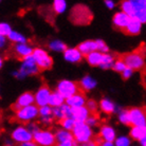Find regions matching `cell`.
<instances>
[{
    "label": "cell",
    "instance_id": "c3c4849f",
    "mask_svg": "<svg viewBox=\"0 0 146 146\" xmlns=\"http://www.w3.org/2000/svg\"><path fill=\"white\" fill-rule=\"evenodd\" d=\"M19 146H39L37 143H35L34 141H31V142H27L23 143V144H20Z\"/></svg>",
    "mask_w": 146,
    "mask_h": 146
},
{
    "label": "cell",
    "instance_id": "f35d334b",
    "mask_svg": "<svg viewBox=\"0 0 146 146\" xmlns=\"http://www.w3.org/2000/svg\"><path fill=\"white\" fill-rule=\"evenodd\" d=\"M131 2L135 7V13L146 10V0H131Z\"/></svg>",
    "mask_w": 146,
    "mask_h": 146
},
{
    "label": "cell",
    "instance_id": "44dd1931",
    "mask_svg": "<svg viewBox=\"0 0 146 146\" xmlns=\"http://www.w3.org/2000/svg\"><path fill=\"white\" fill-rule=\"evenodd\" d=\"M86 57L87 62L92 67H101L104 60V53H101L99 51L92 52L90 54H88Z\"/></svg>",
    "mask_w": 146,
    "mask_h": 146
},
{
    "label": "cell",
    "instance_id": "836d02e7",
    "mask_svg": "<svg viewBox=\"0 0 146 146\" xmlns=\"http://www.w3.org/2000/svg\"><path fill=\"white\" fill-rule=\"evenodd\" d=\"M115 146H130L131 145V138L127 135H120L114 141Z\"/></svg>",
    "mask_w": 146,
    "mask_h": 146
},
{
    "label": "cell",
    "instance_id": "f5cc1de1",
    "mask_svg": "<svg viewBox=\"0 0 146 146\" xmlns=\"http://www.w3.org/2000/svg\"><path fill=\"white\" fill-rule=\"evenodd\" d=\"M4 146H10V145H7V144H4Z\"/></svg>",
    "mask_w": 146,
    "mask_h": 146
},
{
    "label": "cell",
    "instance_id": "f546056e",
    "mask_svg": "<svg viewBox=\"0 0 146 146\" xmlns=\"http://www.w3.org/2000/svg\"><path fill=\"white\" fill-rule=\"evenodd\" d=\"M52 9L55 14H62L67 10V2L65 0H54Z\"/></svg>",
    "mask_w": 146,
    "mask_h": 146
},
{
    "label": "cell",
    "instance_id": "277c9868",
    "mask_svg": "<svg viewBox=\"0 0 146 146\" xmlns=\"http://www.w3.org/2000/svg\"><path fill=\"white\" fill-rule=\"evenodd\" d=\"M72 135L76 143L80 145L90 142L93 139V130L86 123H76L72 131Z\"/></svg>",
    "mask_w": 146,
    "mask_h": 146
},
{
    "label": "cell",
    "instance_id": "52a82bcc",
    "mask_svg": "<svg viewBox=\"0 0 146 146\" xmlns=\"http://www.w3.org/2000/svg\"><path fill=\"white\" fill-rule=\"evenodd\" d=\"M32 56L36 62L40 70H49L53 66V58L48 54V52L41 48H35Z\"/></svg>",
    "mask_w": 146,
    "mask_h": 146
},
{
    "label": "cell",
    "instance_id": "7bdbcfd3",
    "mask_svg": "<svg viewBox=\"0 0 146 146\" xmlns=\"http://www.w3.org/2000/svg\"><path fill=\"white\" fill-rule=\"evenodd\" d=\"M39 121L40 123L42 125H51L53 123V121H54V117L53 115H48V117H39Z\"/></svg>",
    "mask_w": 146,
    "mask_h": 146
},
{
    "label": "cell",
    "instance_id": "4fadbf2b",
    "mask_svg": "<svg viewBox=\"0 0 146 146\" xmlns=\"http://www.w3.org/2000/svg\"><path fill=\"white\" fill-rule=\"evenodd\" d=\"M130 20H131V17H129L128 15H126L122 11L117 12L112 17V23L114 28H117V30H122L124 32L127 26L129 25Z\"/></svg>",
    "mask_w": 146,
    "mask_h": 146
},
{
    "label": "cell",
    "instance_id": "ab89813d",
    "mask_svg": "<svg viewBox=\"0 0 146 146\" xmlns=\"http://www.w3.org/2000/svg\"><path fill=\"white\" fill-rule=\"evenodd\" d=\"M48 115H53V108L50 105L40 107L39 108V117H48Z\"/></svg>",
    "mask_w": 146,
    "mask_h": 146
},
{
    "label": "cell",
    "instance_id": "cb8c5ba5",
    "mask_svg": "<svg viewBox=\"0 0 146 146\" xmlns=\"http://www.w3.org/2000/svg\"><path fill=\"white\" fill-rule=\"evenodd\" d=\"M141 30H142V23L138 21L137 19L131 18L129 25L125 30V33L128 34V35H131V36H135V35H138V34L141 33Z\"/></svg>",
    "mask_w": 146,
    "mask_h": 146
},
{
    "label": "cell",
    "instance_id": "8992f818",
    "mask_svg": "<svg viewBox=\"0 0 146 146\" xmlns=\"http://www.w3.org/2000/svg\"><path fill=\"white\" fill-rule=\"evenodd\" d=\"M39 115V107H37L35 104L31 106L25 107L16 111L15 113V119L20 122V123H31L35 119H37Z\"/></svg>",
    "mask_w": 146,
    "mask_h": 146
},
{
    "label": "cell",
    "instance_id": "3957f363",
    "mask_svg": "<svg viewBox=\"0 0 146 146\" xmlns=\"http://www.w3.org/2000/svg\"><path fill=\"white\" fill-rule=\"evenodd\" d=\"M128 68L135 70H141L145 66V54L142 49H138L135 51L126 53L122 56Z\"/></svg>",
    "mask_w": 146,
    "mask_h": 146
},
{
    "label": "cell",
    "instance_id": "d6a6232c",
    "mask_svg": "<svg viewBox=\"0 0 146 146\" xmlns=\"http://www.w3.org/2000/svg\"><path fill=\"white\" fill-rule=\"evenodd\" d=\"M117 120L121 124L130 125V119H129V111L128 109H121L117 113Z\"/></svg>",
    "mask_w": 146,
    "mask_h": 146
},
{
    "label": "cell",
    "instance_id": "7402d4cb",
    "mask_svg": "<svg viewBox=\"0 0 146 146\" xmlns=\"http://www.w3.org/2000/svg\"><path fill=\"white\" fill-rule=\"evenodd\" d=\"M99 105H100V109L102 110L104 113H107V114H111V113L117 111L115 104L111 100L107 99V98H104V99L101 100Z\"/></svg>",
    "mask_w": 146,
    "mask_h": 146
},
{
    "label": "cell",
    "instance_id": "5b68a950",
    "mask_svg": "<svg viewBox=\"0 0 146 146\" xmlns=\"http://www.w3.org/2000/svg\"><path fill=\"white\" fill-rule=\"evenodd\" d=\"M56 91L59 92L67 100L73 95L77 94L82 90H80V84L76 82L70 80H59L57 86H56Z\"/></svg>",
    "mask_w": 146,
    "mask_h": 146
},
{
    "label": "cell",
    "instance_id": "7a4b0ae2",
    "mask_svg": "<svg viewBox=\"0 0 146 146\" xmlns=\"http://www.w3.org/2000/svg\"><path fill=\"white\" fill-rule=\"evenodd\" d=\"M40 71V68L37 66L36 62L34 59L33 56H29L27 58L22 59L21 66L17 71L13 72L14 75L17 80H23L27 76H32V75H36Z\"/></svg>",
    "mask_w": 146,
    "mask_h": 146
},
{
    "label": "cell",
    "instance_id": "2e32d148",
    "mask_svg": "<svg viewBox=\"0 0 146 146\" xmlns=\"http://www.w3.org/2000/svg\"><path fill=\"white\" fill-rule=\"evenodd\" d=\"M87 98L85 95L84 92H78L77 94L73 95L71 98L66 100V104L68 106H70L72 109L74 108H80V107H85L87 104Z\"/></svg>",
    "mask_w": 146,
    "mask_h": 146
},
{
    "label": "cell",
    "instance_id": "d590c367",
    "mask_svg": "<svg viewBox=\"0 0 146 146\" xmlns=\"http://www.w3.org/2000/svg\"><path fill=\"white\" fill-rule=\"evenodd\" d=\"M13 31L11 28V26L7 23V22H1L0 23V36L7 37L11 32Z\"/></svg>",
    "mask_w": 146,
    "mask_h": 146
},
{
    "label": "cell",
    "instance_id": "f907efd6",
    "mask_svg": "<svg viewBox=\"0 0 146 146\" xmlns=\"http://www.w3.org/2000/svg\"><path fill=\"white\" fill-rule=\"evenodd\" d=\"M139 143H140V146H146V135L142 140H140Z\"/></svg>",
    "mask_w": 146,
    "mask_h": 146
},
{
    "label": "cell",
    "instance_id": "9c48e42d",
    "mask_svg": "<svg viewBox=\"0 0 146 146\" xmlns=\"http://www.w3.org/2000/svg\"><path fill=\"white\" fill-rule=\"evenodd\" d=\"M11 138L15 143H18L20 145V144H23V143L33 141V133L30 131L29 128L27 126L20 125V126L15 127L12 130Z\"/></svg>",
    "mask_w": 146,
    "mask_h": 146
},
{
    "label": "cell",
    "instance_id": "816d5d0a",
    "mask_svg": "<svg viewBox=\"0 0 146 146\" xmlns=\"http://www.w3.org/2000/svg\"><path fill=\"white\" fill-rule=\"evenodd\" d=\"M2 66H3V59L1 58L0 59V67H2Z\"/></svg>",
    "mask_w": 146,
    "mask_h": 146
},
{
    "label": "cell",
    "instance_id": "d4e9b609",
    "mask_svg": "<svg viewBox=\"0 0 146 146\" xmlns=\"http://www.w3.org/2000/svg\"><path fill=\"white\" fill-rule=\"evenodd\" d=\"M146 135V126H131L130 131H129V137L132 140L140 141Z\"/></svg>",
    "mask_w": 146,
    "mask_h": 146
},
{
    "label": "cell",
    "instance_id": "8d00e7d4",
    "mask_svg": "<svg viewBox=\"0 0 146 146\" xmlns=\"http://www.w3.org/2000/svg\"><path fill=\"white\" fill-rule=\"evenodd\" d=\"M100 123V117H98V114L96 113H91L90 114V117H88V120L86 121V124L88 126H90L91 128L93 127H96Z\"/></svg>",
    "mask_w": 146,
    "mask_h": 146
},
{
    "label": "cell",
    "instance_id": "db71d44e",
    "mask_svg": "<svg viewBox=\"0 0 146 146\" xmlns=\"http://www.w3.org/2000/svg\"><path fill=\"white\" fill-rule=\"evenodd\" d=\"M98 146H103V145H102V144H100V145H98Z\"/></svg>",
    "mask_w": 146,
    "mask_h": 146
},
{
    "label": "cell",
    "instance_id": "9a60e30c",
    "mask_svg": "<svg viewBox=\"0 0 146 146\" xmlns=\"http://www.w3.org/2000/svg\"><path fill=\"white\" fill-rule=\"evenodd\" d=\"M99 137L103 140V142H114L117 139V132L115 129L110 125H103L100 128Z\"/></svg>",
    "mask_w": 146,
    "mask_h": 146
},
{
    "label": "cell",
    "instance_id": "7c38bea8",
    "mask_svg": "<svg viewBox=\"0 0 146 146\" xmlns=\"http://www.w3.org/2000/svg\"><path fill=\"white\" fill-rule=\"evenodd\" d=\"M34 104H35V94L30 91H27L19 95L17 101L15 102V104L12 105V109L15 110V112H16V111H18L21 108L31 106V105H34Z\"/></svg>",
    "mask_w": 146,
    "mask_h": 146
},
{
    "label": "cell",
    "instance_id": "4dcf8cb0",
    "mask_svg": "<svg viewBox=\"0 0 146 146\" xmlns=\"http://www.w3.org/2000/svg\"><path fill=\"white\" fill-rule=\"evenodd\" d=\"M76 125V122L73 117H67V119H64L62 121H60V126H62V129H65L67 131H73V129Z\"/></svg>",
    "mask_w": 146,
    "mask_h": 146
},
{
    "label": "cell",
    "instance_id": "8fae6325",
    "mask_svg": "<svg viewBox=\"0 0 146 146\" xmlns=\"http://www.w3.org/2000/svg\"><path fill=\"white\" fill-rule=\"evenodd\" d=\"M35 94V105L37 107H44L49 105V101H50V96H51L52 92L50 90L49 86L47 85H42L37 89Z\"/></svg>",
    "mask_w": 146,
    "mask_h": 146
},
{
    "label": "cell",
    "instance_id": "30bf717a",
    "mask_svg": "<svg viewBox=\"0 0 146 146\" xmlns=\"http://www.w3.org/2000/svg\"><path fill=\"white\" fill-rule=\"evenodd\" d=\"M128 111L131 126H146V108L133 107Z\"/></svg>",
    "mask_w": 146,
    "mask_h": 146
},
{
    "label": "cell",
    "instance_id": "ffe728a7",
    "mask_svg": "<svg viewBox=\"0 0 146 146\" xmlns=\"http://www.w3.org/2000/svg\"><path fill=\"white\" fill-rule=\"evenodd\" d=\"M80 87L82 91H90V90H93L96 85H98V82L95 78H93L90 75H85L82 80H80Z\"/></svg>",
    "mask_w": 146,
    "mask_h": 146
},
{
    "label": "cell",
    "instance_id": "60d3db41",
    "mask_svg": "<svg viewBox=\"0 0 146 146\" xmlns=\"http://www.w3.org/2000/svg\"><path fill=\"white\" fill-rule=\"evenodd\" d=\"M96 42H98V47H99V52L104 53V54L109 53V48H108V46H107L106 42H105L104 40L96 39Z\"/></svg>",
    "mask_w": 146,
    "mask_h": 146
},
{
    "label": "cell",
    "instance_id": "f1b7e54d",
    "mask_svg": "<svg viewBox=\"0 0 146 146\" xmlns=\"http://www.w3.org/2000/svg\"><path fill=\"white\" fill-rule=\"evenodd\" d=\"M7 39L16 44H27V37L25 36V35H22L21 33L17 32V31H14V30H13L11 32V34L7 36Z\"/></svg>",
    "mask_w": 146,
    "mask_h": 146
},
{
    "label": "cell",
    "instance_id": "83f0119b",
    "mask_svg": "<svg viewBox=\"0 0 146 146\" xmlns=\"http://www.w3.org/2000/svg\"><path fill=\"white\" fill-rule=\"evenodd\" d=\"M49 49L54 52H62L64 53L68 49V47H67V44L64 41H62V40L54 39L49 42Z\"/></svg>",
    "mask_w": 146,
    "mask_h": 146
},
{
    "label": "cell",
    "instance_id": "484cf974",
    "mask_svg": "<svg viewBox=\"0 0 146 146\" xmlns=\"http://www.w3.org/2000/svg\"><path fill=\"white\" fill-rule=\"evenodd\" d=\"M64 104H66V99L56 90L52 92L51 96H50V101H49V105L52 108H57V107L62 106Z\"/></svg>",
    "mask_w": 146,
    "mask_h": 146
},
{
    "label": "cell",
    "instance_id": "e0dca14e",
    "mask_svg": "<svg viewBox=\"0 0 146 146\" xmlns=\"http://www.w3.org/2000/svg\"><path fill=\"white\" fill-rule=\"evenodd\" d=\"M34 52V48L32 46H30L28 42L27 44H15L14 47V53L19 58L25 59L29 56H32Z\"/></svg>",
    "mask_w": 146,
    "mask_h": 146
},
{
    "label": "cell",
    "instance_id": "bcb514c9",
    "mask_svg": "<svg viewBox=\"0 0 146 146\" xmlns=\"http://www.w3.org/2000/svg\"><path fill=\"white\" fill-rule=\"evenodd\" d=\"M105 5H106L107 9H109V10H112L115 7V3L113 2L112 0H106L105 1Z\"/></svg>",
    "mask_w": 146,
    "mask_h": 146
},
{
    "label": "cell",
    "instance_id": "b9f144b4",
    "mask_svg": "<svg viewBox=\"0 0 146 146\" xmlns=\"http://www.w3.org/2000/svg\"><path fill=\"white\" fill-rule=\"evenodd\" d=\"M133 18L137 19L138 21H140L141 23H142V25L146 23V10H144V11L137 12Z\"/></svg>",
    "mask_w": 146,
    "mask_h": 146
},
{
    "label": "cell",
    "instance_id": "d6986e66",
    "mask_svg": "<svg viewBox=\"0 0 146 146\" xmlns=\"http://www.w3.org/2000/svg\"><path fill=\"white\" fill-rule=\"evenodd\" d=\"M73 111V119L75 120L76 123H86L88 117H90V111L88 110L86 106L80 107V108H74L72 109Z\"/></svg>",
    "mask_w": 146,
    "mask_h": 146
},
{
    "label": "cell",
    "instance_id": "6da1fadb",
    "mask_svg": "<svg viewBox=\"0 0 146 146\" xmlns=\"http://www.w3.org/2000/svg\"><path fill=\"white\" fill-rule=\"evenodd\" d=\"M92 12L88 7L84 4H77L70 12L69 18L72 23L77 26H86L89 25L92 20Z\"/></svg>",
    "mask_w": 146,
    "mask_h": 146
},
{
    "label": "cell",
    "instance_id": "5bb4252c",
    "mask_svg": "<svg viewBox=\"0 0 146 146\" xmlns=\"http://www.w3.org/2000/svg\"><path fill=\"white\" fill-rule=\"evenodd\" d=\"M64 58L65 60L71 64H78L83 60L84 55L78 50V48H68L64 52Z\"/></svg>",
    "mask_w": 146,
    "mask_h": 146
},
{
    "label": "cell",
    "instance_id": "74e56055",
    "mask_svg": "<svg viewBox=\"0 0 146 146\" xmlns=\"http://www.w3.org/2000/svg\"><path fill=\"white\" fill-rule=\"evenodd\" d=\"M86 107H87L88 110L90 111V113H96L100 108V105L98 104L96 101H94V100H92V99H89L87 101Z\"/></svg>",
    "mask_w": 146,
    "mask_h": 146
},
{
    "label": "cell",
    "instance_id": "ac0fdd59",
    "mask_svg": "<svg viewBox=\"0 0 146 146\" xmlns=\"http://www.w3.org/2000/svg\"><path fill=\"white\" fill-rule=\"evenodd\" d=\"M78 50H80L84 56H87L92 52L99 51V47H98V42L95 40H85L83 42L78 44Z\"/></svg>",
    "mask_w": 146,
    "mask_h": 146
},
{
    "label": "cell",
    "instance_id": "7dc6e473",
    "mask_svg": "<svg viewBox=\"0 0 146 146\" xmlns=\"http://www.w3.org/2000/svg\"><path fill=\"white\" fill-rule=\"evenodd\" d=\"M7 37L0 36V47L4 48V46L7 44Z\"/></svg>",
    "mask_w": 146,
    "mask_h": 146
},
{
    "label": "cell",
    "instance_id": "1f68e13d",
    "mask_svg": "<svg viewBox=\"0 0 146 146\" xmlns=\"http://www.w3.org/2000/svg\"><path fill=\"white\" fill-rule=\"evenodd\" d=\"M114 62H115L114 56L112 54H110V53H106V54H104V60H103L101 68L102 69H110V68L112 69Z\"/></svg>",
    "mask_w": 146,
    "mask_h": 146
},
{
    "label": "cell",
    "instance_id": "681fc988",
    "mask_svg": "<svg viewBox=\"0 0 146 146\" xmlns=\"http://www.w3.org/2000/svg\"><path fill=\"white\" fill-rule=\"evenodd\" d=\"M80 146H98V143L95 142L94 140H92V141H90V142L85 143V144H82V145H80Z\"/></svg>",
    "mask_w": 146,
    "mask_h": 146
},
{
    "label": "cell",
    "instance_id": "e575fe53",
    "mask_svg": "<svg viewBox=\"0 0 146 146\" xmlns=\"http://www.w3.org/2000/svg\"><path fill=\"white\" fill-rule=\"evenodd\" d=\"M127 68V66H126V64H125V62L123 60V58L121 57V58H117L115 59V62H114V65H113L112 69L115 71V72H119V73H122L124 72V70Z\"/></svg>",
    "mask_w": 146,
    "mask_h": 146
},
{
    "label": "cell",
    "instance_id": "603a6c76",
    "mask_svg": "<svg viewBox=\"0 0 146 146\" xmlns=\"http://www.w3.org/2000/svg\"><path fill=\"white\" fill-rule=\"evenodd\" d=\"M55 138H56V144L57 143H64V142H69V141H74V137H73L72 132L67 131L65 129H57L55 132Z\"/></svg>",
    "mask_w": 146,
    "mask_h": 146
},
{
    "label": "cell",
    "instance_id": "ee69618b",
    "mask_svg": "<svg viewBox=\"0 0 146 146\" xmlns=\"http://www.w3.org/2000/svg\"><path fill=\"white\" fill-rule=\"evenodd\" d=\"M27 127L29 128V130L32 132L33 135H34V133H36L38 130H40V129H41V128L39 127V125L37 124V123H34V122H31V123H29V124L27 125Z\"/></svg>",
    "mask_w": 146,
    "mask_h": 146
},
{
    "label": "cell",
    "instance_id": "f6af8a7d",
    "mask_svg": "<svg viewBox=\"0 0 146 146\" xmlns=\"http://www.w3.org/2000/svg\"><path fill=\"white\" fill-rule=\"evenodd\" d=\"M132 75H133V70L130 69V68H128V67L124 70V72L122 73V77H123L124 80H129Z\"/></svg>",
    "mask_w": 146,
    "mask_h": 146
},
{
    "label": "cell",
    "instance_id": "4316f807",
    "mask_svg": "<svg viewBox=\"0 0 146 146\" xmlns=\"http://www.w3.org/2000/svg\"><path fill=\"white\" fill-rule=\"evenodd\" d=\"M120 7H121V11L123 12V13H125L126 15H128L129 17H131V18L135 17V7H133V5H132L131 0H124V1H122Z\"/></svg>",
    "mask_w": 146,
    "mask_h": 146
},
{
    "label": "cell",
    "instance_id": "ba28073f",
    "mask_svg": "<svg viewBox=\"0 0 146 146\" xmlns=\"http://www.w3.org/2000/svg\"><path fill=\"white\" fill-rule=\"evenodd\" d=\"M33 141L39 146H56L55 133L49 129H40L34 133Z\"/></svg>",
    "mask_w": 146,
    "mask_h": 146
}]
</instances>
